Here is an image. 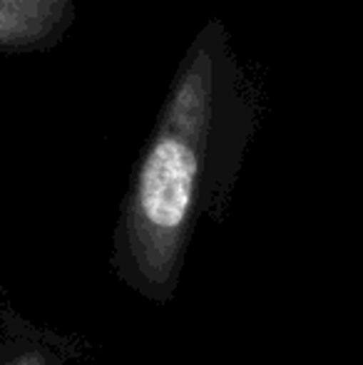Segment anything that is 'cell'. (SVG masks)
Here are the masks:
<instances>
[{"label":"cell","instance_id":"obj_1","mask_svg":"<svg viewBox=\"0 0 363 365\" xmlns=\"http://www.w3.org/2000/svg\"><path fill=\"white\" fill-rule=\"evenodd\" d=\"M83 351L70 338L8 313L0 323V365H80Z\"/></svg>","mask_w":363,"mask_h":365}]
</instances>
